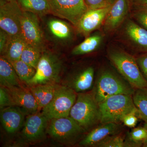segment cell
<instances>
[{"mask_svg": "<svg viewBox=\"0 0 147 147\" xmlns=\"http://www.w3.org/2000/svg\"><path fill=\"white\" fill-rule=\"evenodd\" d=\"M69 117L86 131L100 123L99 105L93 92L77 94Z\"/></svg>", "mask_w": 147, "mask_h": 147, "instance_id": "6da1fadb", "label": "cell"}, {"mask_svg": "<svg viewBox=\"0 0 147 147\" xmlns=\"http://www.w3.org/2000/svg\"><path fill=\"white\" fill-rule=\"evenodd\" d=\"M135 89L123 77L110 69L102 70L98 74L93 93L98 103L116 95H132Z\"/></svg>", "mask_w": 147, "mask_h": 147, "instance_id": "7a4b0ae2", "label": "cell"}, {"mask_svg": "<svg viewBox=\"0 0 147 147\" xmlns=\"http://www.w3.org/2000/svg\"><path fill=\"white\" fill-rule=\"evenodd\" d=\"M108 57L121 76L135 89L147 87V82L133 56L121 49H113L109 51Z\"/></svg>", "mask_w": 147, "mask_h": 147, "instance_id": "3957f363", "label": "cell"}, {"mask_svg": "<svg viewBox=\"0 0 147 147\" xmlns=\"http://www.w3.org/2000/svg\"><path fill=\"white\" fill-rule=\"evenodd\" d=\"M100 123H120L125 116L136 110L132 95L121 94L113 96L98 103Z\"/></svg>", "mask_w": 147, "mask_h": 147, "instance_id": "277c9868", "label": "cell"}, {"mask_svg": "<svg viewBox=\"0 0 147 147\" xmlns=\"http://www.w3.org/2000/svg\"><path fill=\"white\" fill-rule=\"evenodd\" d=\"M63 63L60 58L50 51H43L34 76L27 83L29 86L40 84H58L61 80Z\"/></svg>", "mask_w": 147, "mask_h": 147, "instance_id": "5b68a950", "label": "cell"}, {"mask_svg": "<svg viewBox=\"0 0 147 147\" xmlns=\"http://www.w3.org/2000/svg\"><path fill=\"white\" fill-rule=\"evenodd\" d=\"M86 131L70 117L53 119L48 123L47 133L61 144L73 145Z\"/></svg>", "mask_w": 147, "mask_h": 147, "instance_id": "8992f818", "label": "cell"}, {"mask_svg": "<svg viewBox=\"0 0 147 147\" xmlns=\"http://www.w3.org/2000/svg\"><path fill=\"white\" fill-rule=\"evenodd\" d=\"M77 96V93L73 90L60 85L53 99L42 108L41 113L49 120L69 117Z\"/></svg>", "mask_w": 147, "mask_h": 147, "instance_id": "52a82bcc", "label": "cell"}, {"mask_svg": "<svg viewBox=\"0 0 147 147\" xmlns=\"http://www.w3.org/2000/svg\"><path fill=\"white\" fill-rule=\"evenodd\" d=\"M50 14L68 21L76 27L88 10L84 0H48Z\"/></svg>", "mask_w": 147, "mask_h": 147, "instance_id": "ba28073f", "label": "cell"}, {"mask_svg": "<svg viewBox=\"0 0 147 147\" xmlns=\"http://www.w3.org/2000/svg\"><path fill=\"white\" fill-rule=\"evenodd\" d=\"M23 11L15 0L0 1V28L11 36L21 34Z\"/></svg>", "mask_w": 147, "mask_h": 147, "instance_id": "9c48e42d", "label": "cell"}, {"mask_svg": "<svg viewBox=\"0 0 147 147\" xmlns=\"http://www.w3.org/2000/svg\"><path fill=\"white\" fill-rule=\"evenodd\" d=\"M38 17L34 13L24 11L21 22V35L27 44L43 52L45 50V38Z\"/></svg>", "mask_w": 147, "mask_h": 147, "instance_id": "30bf717a", "label": "cell"}, {"mask_svg": "<svg viewBox=\"0 0 147 147\" xmlns=\"http://www.w3.org/2000/svg\"><path fill=\"white\" fill-rule=\"evenodd\" d=\"M49 120L42 113L29 114L25 120L22 135L28 143H35L45 139Z\"/></svg>", "mask_w": 147, "mask_h": 147, "instance_id": "8fae6325", "label": "cell"}, {"mask_svg": "<svg viewBox=\"0 0 147 147\" xmlns=\"http://www.w3.org/2000/svg\"><path fill=\"white\" fill-rule=\"evenodd\" d=\"M94 78V67H86L69 74L63 80L62 85L71 89L77 94L85 92L92 88Z\"/></svg>", "mask_w": 147, "mask_h": 147, "instance_id": "7c38bea8", "label": "cell"}, {"mask_svg": "<svg viewBox=\"0 0 147 147\" xmlns=\"http://www.w3.org/2000/svg\"><path fill=\"white\" fill-rule=\"evenodd\" d=\"M112 5L103 8L88 9L76 27L78 32L86 37L89 36L91 33L104 24Z\"/></svg>", "mask_w": 147, "mask_h": 147, "instance_id": "4fadbf2b", "label": "cell"}, {"mask_svg": "<svg viewBox=\"0 0 147 147\" xmlns=\"http://www.w3.org/2000/svg\"><path fill=\"white\" fill-rule=\"evenodd\" d=\"M95 127L82 139L79 144L85 147H96L106 138L121 133L123 127L121 124L109 123H100Z\"/></svg>", "mask_w": 147, "mask_h": 147, "instance_id": "5bb4252c", "label": "cell"}, {"mask_svg": "<svg viewBox=\"0 0 147 147\" xmlns=\"http://www.w3.org/2000/svg\"><path fill=\"white\" fill-rule=\"evenodd\" d=\"M1 110V123L7 133L14 134L23 127L28 113L26 110L17 106L5 107Z\"/></svg>", "mask_w": 147, "mask_h": 147, "instance_id": "9a60e30c", "label": "cell"}, {"mask_svg": "<svg viewBox=\"0 0 147 147\" xmlns=\"http://www.w3.org/2000/svg\"><path fill=\"white\" fill-rule=\"evenodd\" d=\"M46 30L54 42L64 45L70 42L73 37L71 26L65 21L57 18H50L46 23Z\"/></svg>", "mask_w": 147, "mask_h": 147, "instance_id": "2e32d148", "label": "cell"}, {"mask_svg": "<svg viewBox=\"0 0 147 147\" xmlns=\"http://www.w3.org/2000/svg\"><path fill=\"white\" fill-rule=\"evenodd\" d=\"M129 8V0H115L111 6L103 24L105 31L112 32L116 30L126 18Z\"/></svg>", "mask_w": 147, "mask_h": 147, "instance_id": "e0dca14e", "label": "cell"}, {"mask_svg": "<svg viewBox=\"0 0 147 147\" xmlns=\"http://www.w3.org/2000/svg\"><path fill=\"white\" fill-rule=\"evenodd\" d=\"M15 106L21 107L29 114L38 112L37 103L30 89L22 86L6 88Z\"/></svg>", "mask_w": 147, "mask_h": 147, "instance_id": "ac0fdd59", "label": "cell"}, {"mask_svg": "<svg viewBox=\"0 0 147 147\" xmlns=\"http://www.w3.org/2000/svg\"><path fill=\"white\" fill-rule=\"evenodd\" d=\"M125 34L129 40L140 51L147 53V30L134 21L129 20L125 28Z\"/></svg>", "mask_w": 147, "mask_h": 147, "instance_id": "d6986e66", "label": "cell"}, {"mask_svg": "<svg viewBox=\"0 0 147 147\" xmlns=\"http://www.w3.org/2000/svg\"><path fill=\"white\" fill-rule=\"evenodd\" d=\"M59 86L58 84H45L30 87V90L38 105V110H42L50 103Z\"/></svg>", "mask_w": 147, "mask_h": 147, "instance_id": "ffe728a7", "label": "cell"}, {"mask_svg": "<svg viewBox=\"0 0 147 147\" xmlns=\"http://www.w3.org/2000/svg\"><path fill=\"white\" fill-rule=\"evenodd\" d=\"M20 80L12 65L4 57L0 58V84L1 86L9 88L21 86Z\"/></svg>", "mask_w": 147, "mask_h": 147, "instance_id": "44dd1931", "label": "cell"}, {"mask_svg": "<svg viewBox=\"0 0 147 147\" xmlns=\"http://www.w3.org/2000/svg\"><path fill=\"white\" fill-rule=\"evenodd\" d=\"M23 11L34 13L40 18L50 14L48 0H15Z\"/></svg>", "mask_w": 147, "mask_h": 147, "instance_id": "7402d4cb", "label": "cell"}, {"mask_svg": "<svg viewBox=\"0 0 147 147\" xmlns=\"http://www.w3.org/2000/svg\"><path fill=\"white\" fill-rule=\"evenodd\" d=\"M125 147H147V125L135 127L127 132Z\"/></svg>", "mask_w": 147, "mask_h": 147, "instance_id": "603a6c76", "label": "cell"}, {"mask_svg": "<svg viewBox=\"0 0 147 147\" xmlns=\"http://www.w3.org/2000/svg\"><path fill=\"white\" fill-rule=\"evenodd\" d=\"M26 45V42L21 34L11 36L5 53L2 56L9 62L21 59L23 50Z\"/></svg>", "mask_w": 147, "mask_h": 147, "instance_id": "cb8c5ba5", "label": "cell"}, {"mask_svg": "<svg viewBox=\"0 0 147 147\" xmlns=\"http://www.w3.org/2000/svg\"><path fill=\"white\" fill-rule=\"evenodd\" d=\"M132 97L139 118L147 124V87L135 89Z\"/></svg>", "mask_w": 147, "mask_h": 147, "instance_id": "d4e9b609", "label": "cell"}, {"mask_svg": "<svg viewBox=\"0 0 147 147\" xmlns=\"http://www.w3.org/2000/svg\"><path fill=\"white\" fill-rule=\"evenodd\" d=\"M101 40L102 36L99 34L87 37L84 41L73 48L71 53L74 55H80L92 53L97 49Z\"/></svg>", "mask_w": 147, "mask_h": 147, "instance_id": "484cf974", "label": "cell"}, {"mask_svg": "<svg viewBox=\"0 0 147 147\" xmlns=\"http://www.w3.org/2000/svg\"><path fill=\"white\" fill-rule=\"evenodd\" d=\"M9 62L12 65L21 82L26 84L34 76L36 69L21 59Z\"/></svg>", "mask_w": 147, "mask_h": 147, "instance_id": "4316f807", "label": "cell"}, {"mask_svg": "<svg viewBox=\"0 0 147 147\" xmlns=\"http://www.w3.org/2000/svg\"><path fill=\"white\" fill-rule=\"evenodd\" d=\"M42 51L27 44L21 55V59L36 69Z\"/></svg>", "mask_w": 147, "mask_h": 147, "instance_id": "83f0119b", "label": "cell"}, {"mask_svg": "<svg viewBox=\"0 0 147 147\" xmlns=\"http://www.w3.org/2000/svg\"><path fill=\"white\" fill-rule=\"evenodd\" d=\"M125 137L121 133L111 135L102 140L96 147H125Z\"/></svg>", "mask_w": 147, "mask_h": 147, "instance_id": "f1b7e54d", "label": "cell"}, {"mask_svg": "<svg viewBox=\"0 0 147 147\" xmlns=\"http://www.w3.org/2000/svg\"><path fill=\"white\" fill-rule=\"evenodd\" d=\"M133 12V17L143 28L147 30V7L137 5Z\"/></svg>", "mask_w": 147, "mask_h": 147, "instance_id": "f546056e", "label": "cell"}, {"mask_svg": "<svg viewBox=\"0 0 147 147\" xmlns=\"http://www.w3.org/2000/svg\"><path fill=\"white\" fill-rule=\"evenodd\" d=\"M15 106L9 93L5 87H0V108L2 109L5 107Z\"/></svg>", "mask_w": 147, "mask_h": 147, "instance_id": "4dcf8cb0", "label": "cell"}, {"mask_svg": "<svg viewBox=\"0 0 147 147\" xmlns=\"http://www.w3.org/2000/svg\"><path fill=\"white\" fill-rule=\"evenodd\" d=\"M139 119V113L137 109L125 116L122 123L125 126L132 128L137 125Z\"/></svg>", "mask_w": 147, "mask_h": 147, "instance_id": "1f68e13d", "label": "cell"}, {"mask_svg": "<svg viewBox=\"0 0 147 147\" xmlns=\"http://www.w3.org/2000/svg\"><path fill=\"white\" fill-rule=\"evenodd\" d=\"M115 0H84L88 9L103 8L113 4Z\"/></svg>", "mask_w": 147, "mask_h": 147, "instance_id": "d6a6232c", "label": "cell"}, {"mask_svg": "<svg viewBox=\"0 0 147 147\" xmlns=\"http://www.w3.org/2000/svg\"><path fill=\"white\" fill-rule=\"evenodd\" d=\"M11 36L6 32L4 31L1 29L0 30V53L1 56L4 55Z\"/></svg>", "mask_w": 147, "mask_h": 147, "instance_id": "836d02e7", "label": "cell"}, {"mask_svg": "<svg viewBox=\"0 0 147 147\" xmlns=\"http://www.w3.org/2000/svg\"><path fill=\"white\" fill-rule=\"evenodd\" d=\"M136 60L140 71L147 82V53L139 56Z\"/></svg>", "mask_w": 147, "mask_h": 147, "instance_id": "e575fe53", "label": "cell"}, {"mask_svg": "<svg viewBox=\"0 0 147 147\" xmlns=\"http://www.w3.org/2000/svg\"><path fill=\"white\" fill-rule=\"evenodd\" d=\"M133 1L136 5L147 7V0H133Z\"/></svg>", "mask_w": 147, "mask_h": 147, "instance_id": "d590c367", "label": "cell"}, {"mask_svg": "<svg viewBox=\"0 0 147 147\" xmlns=\"http://www.w3.org/2000/svg\"><path fill=\"white\" fill-rule=\"evenodd\" d=\"M5 1H10V0H5Z\"/></svg>", "mask_w": 147, "mask_h": 147, "instance_id": "8d00e7d4", "label": "cell"}, {"mask_svg": "<svg viewBox=\"0 0 147 147\" xmlns=\"http://www.w3.org/2000/svg\"><path fill=\"white\" fill-rule=\"evenodd\" d=\"M146 124V125H147V124Z\"/></svg>", "mask_w": 147, "mask_h": 147, "instance_id": "74e56055", "label": "cell"}]
</instances>
